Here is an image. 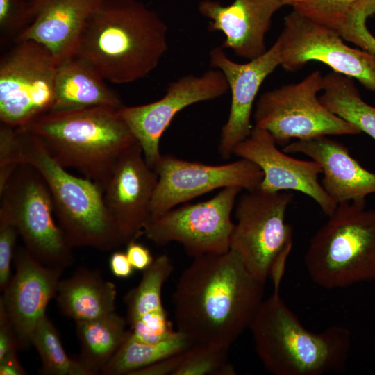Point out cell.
I'll use <instances>...</instances> for the list:
<instances>
[{
    "instance_id": "32",
    "label": "cell",
    "mask_w": 375,
    "mask_h": 375,
    "mask_svg": "<svg viewBox=\"0 0 375 375\" xmlns=\"http://www.w3.org/2000/svg\"><path fill=\"white\" fill-rule=\"evenodd\" d=\"M375 14V0H360L352 8L339 31L342 38L375 55V37L366 26L368 17Z\"/></svg>"
},
{
    "instance_id": "4",
    "label": "cell",
    "mask_w": 375,
    "mask_h": 375,
    "mask_svg": "<svg viewBox=\"0 0 375 375\" xmlns=\"http://www.w3.org/2000/svg\"><path fill=\"white\" fill-rule=\"evenodd\" d=\"M256 353L274 375H323L344 371L351 335L342 326L320 332L306 329L274 288L250 326Z\"/></svg>"
},
{
    "instance_id": "9",
    "label": "cell",
    "mask_w": 375,
    "mask_h": 375,
    "mask_svg": "<svg viewBox=\"0 0 375 375\" xmlns=\"http://www.w3.org/2000/svg\"><path fill=\"white\" fill-rule=\"evenodd\" d=\"M0 198V208L10 215L33 256L46 265L63 269L73 263L72 247L55 221L50 192L35 169L20 163Z\"/></svg>"
},
{
    "instance_id": "27",
    "label": "cell",
    "mask_w": 375,
    "mask_h": 375,
    "mask_svg": "<svg viewBox=\"0 0 375 375\" xmlns=\"http://www.w3.org/2000/svg\"><path fill=\"white\" fill-rule=\"evenodd\" d=\"M192 345L182 333L158 342H145L137 340L131 333L120 348L104 367L105 375H131L135 371L169 356L181 353Z\"/></svg>"
},
{
    "instance_id": "40",
    "label": "cell",
    "mask_w": 375,
    "mask_h": 375,
    "mask_svg": "<svg viewBox=\"0 0 375 375\" xmlns=\"http://www.w3.org/2000/svg\"><path fill=\"white\" fill-rule=\"evenodd\" d=\"M281 2L283 6L289 5L293 6L296 4L299 0H278Z\"/></svg>"
},
{
    "instance_id": "12",
    "label": "cell",
    "mask_w": 375,
    "mask_h": 375,
    "mask_svg": "<svg viewBox=\"0 0 375 375\" xmlns=\"http://www.w3.org/2000/svg\"><path fill=\"white\" fill-rule=\"evenodd\" d=\"M276 41L280 66L285 70L295 72L310 61H318L375 92V55L349 47L337 31L293 10L285 17Z\"/></svg>"
},
{
    "instance_id": "7",
    "label": "cell",
    "mask_w": 375,
    "mask_h": 375,
    "mask_svg": "<svg viewBox=\"0 0 375 375\" xmlns=\"http://www.w3.org/2000/svg\"><path fill=\"white\" fill-rule=\"evenodd\" d=\"M292 198L286 191L272 192L259 187L245 190L236 201L230 249L264 282L274 267L286 263L292 249L293 231L285 222V212Z\"/></svg>"
},
{
    "instance_id": "19",
    "label": "cell",
    "mask_w": 375,
    "mask_h": 375,
    "mask_svg": "<svg viewBox=\"0 0 375 375\" xmlns=\"http://www.w3.org/2000/svg\"><path fill=\"white\" fill-rule=\"evenodd\" d=\"M282 6L278 0H234L225 6L216 1L203 0L199 10L211 20L209 31L224 34V49L251 60L267 50L265 35L274 14Z\"/></svg>"
},
{
    "instance_id": "23",
    "label": "cell",
    "mask_w": 375,
    "mask_h": 375,
    "mask_svg": "<svg viewBox=\"0 0 375 375\" xmlns=\"http://www.w3.org/2000/svg\"><path fill=\"white\" fill-rule=\"evenodd\" d=\"M91 106L120 108L124 105L101 74L86 60L74 55L58 65L53 110Z\"/></svg>"
},
{
    "instance_id": "1",
    "label": "cell",
    "mask_w": 375,
    "mask_h": 375,
    "mask_svg": "<svg viewBox=\"0 0 375 375\" xmlns=\"http://www.w3.org/2000/svg\"><path fill=\"white\" fill-rule=\"evenodd\" d=\"M265 284L231 249L194 258L172 294L176 330L192 344L228 350L249 328L263 301Z\"/></svg>"
},
{
    "instance_id": "39",
    "label": "cell",
    "mask_w": 375,
    "mask_h": 375,
    "mask_svg": "<svg viewBox=\"0 0 375 375\" xmlns=\"http://www.w3.org/2000/svg\"><path fill=\"white\" fill-rule=\"evenodd\" d=\"M17 351H13L0 359L1 375H25L26 372L20 364L17 356Z\"/></svg>"
},
{
    "instance_id": "17",
    "label": "cell",
    "mask_w": 375,
    "mask_h": 375,
    "mask_svg": "<svg viewBox=\"0 0 375 375\" xmlns=\"http://www.w3.org/2000/svg\"><path fill=\"white\" fill-rule=\"evenodd\" d=\"M158 181L137 142L119 160L103 191L106 208L124 244L136 240L151 218V203Z\"/></svg>"
},
{
    "instance_id": "25",
    "label": "cell",
    "mask_w": 375,
    "mask_h": 375,
    "mask_svg": "<svg viewBox=\"0 0 375 375\" xmlns=\"http://www.w3.org/2000/svg\"><path fill=\"white\" fill-rule=\"evenodd\" d=\"M76 325L81 346L78 359L94 375L101 372L130 334L126 320L116 312Z\"/></svg>"
},
{
    "instance_id": "29",
    "label": "cell",
    "mask_w": 375,
    "mask_h": 375,
    "mask_svg": "<svg viewBox=\"0 0 375 375\" xmlns=\"http://www.w3.org/2000/svg\"><path fill=\"white\" fill-rule=\"evenodd\" d=\"M228 349L206 344H192L174 375H234L228 362Z\"/></svg>"
},
{
    "instance_id": "5",
    "label": "cell",
    "mask_w": 375,
    "mask_h": 375,
    "mask_svg": "<svg viewBox=\"0 0 375 375\" xmlns=\"http://www.w3.org/2000/svg\"><path fill=\"white\" fill-rule=\"evenodd\" d=\"M15 129L19 162L30 165L44 179L55 217L70 246L107 251L124 244L106 206L103 190L94 181L66 171L35 135Z\"/></svg>"
},
{
    "instance_id": "30",
    "label": "cell",
    "mask_w": 375,
    "mask_h": 375,
    "mask_svg": "<svg viewBox=\"0 0 375 375\" xmlns=\"http://www.w3.org/2000/svg\"><path fill=\"white\" fill-rule=\"evenodd\" d=\"M360 0H299L292 7L303 17L338 33Z\"/></svg>"
},
{
    "instance_id": "24",
    "label": "cell",
    "mask_w": 375,
    "mask_h": 375,
    "mask_svg": "<svg viewBox=\"0 0 375 375\" xmlns=\"http://www.w3.org/2000/svg\"><path fill=\"white\" fill-rule=\"evenodd\" d=\"M56 297L61 312L75 322L115 312L116 287L97 271L79 268L60 281Z\"/></svg>"
},
{
    "instance_id": "10",
    "label": "cell",
    "mask_w": 375,
    "mask_h": 375,
    "mask_svg": "<svg viewBox=\"0 0 375 375\" xmlns=\"http://www.w3.org/2000/svg\"><path fill=\"white\" fill-rule=\"evenodd\" d=\"M0 59V120L19 128L53 110L58 62L43 44L19 40Z\"/></svg>"
},
{
    "instance_id": "13",
    "label": "cell",
    "mask_w": 375,
    "mask_h": 375,
    "mask_svg": "<svg viewBox=\"0 0 375 375\" xmlns=\"http://www.w3.org/2000/svg\"><path fill=\"white\" fill-rule=\"evenodd\" d=\"M153 169L158 181L151 203V218L218 188L256 189L264 176L256 164L244 158L212 165L161 155Z\"/></svg>"
},
{
    "instance_id": "35",
    "label": "cell",
    "mask_w": 375,
    "mask_h": 375,
    "mask_svg": "<svg viewBox=\"0 0 375 375\" xmlns=\"http://www.w3.org/2000/svg\"><path fill=\"white\" fill-rule=\"evenodd\" d=\"M18 349L19 347L14 328L3 303L0 300V359Z\"/></svg>"
},
{
    "instance_id": "18",
    "label": "cell",
    "mask_w": 375,
    "mask_h": 375,
    "mask_svg": "<svg viewBox=\"0 0 375 375\" xmlns=\"http://www.w3.org/2000/svg\"><path fill=\"white\" fill-rule=\"evenodd\" d=\"M15 273L1 296L14 328L19 349L32 345V338L56 297L63 269L43 264L25 247L15 256Z\"/></svg>"
},
{
    "instance_id": "16",
    "label": "cell",
    "mask_w": 375,
    "mask_h": 375,
    "mask_svg": "<svg viewBox=\"0 0 375 375\" xmlns=\"http://www.w3.org/2000/svg\"><path fill=\"white\" fill-rule=\"evenodd\" d=\"M210 64L223 72L231 90L229 115L218 147L220 156L227 159L252 131L251 117L256 95L265 79L281 65L279 44L276 40L263 54L246 63L231 60L222 46L217 47L210 53Z\"/></svg>"
},
{
    "instance_id": "41",
    "label": "cell",
    "mask_w": 375,
    "mask_h": 375,
    "mask_svg": "<svg viewBox=\"0 0 375 375\" xmlns=\"http://www.w3.org/2000/svg\"><path fill=\"white\" fill-rule=\"evenodd\" d=\"M374 353H375V338L374 340Z\"/></svg>"
},
{
    "instance_id": "14",
    "label": "cell",
    "mask_w": 375,
    "mask_h": 375,
    "mask_svg": "<svg viewBox=\"0 0 375 375\" xmlns=\"http://www.w3.org/2000/svg\"><path fill=\"white\" fill-rule=\"evenodd\" d=\"M229 90L227 79L217 69L201 75H186L171 82L160 99L119 108L123 119L140 146L148 165L153 169L161 156L160 138L176 115L194 103L222 97Z\"/></svg>"
},
{
    "instance_id": "38",
    "label": "cell",
    "mask_w": 375,
    "mask_h": 375,
    "mask_svg": "<svg viewBox=\"0 0 375 375\" xmlns=\"http://www.w3.org/2000/svg\"><path fill=\"white\" fill-rule=\"evenodd\" d=\"M110 268L112 274L119 278L130 277L134 271L126 252L115 251L110 258Z\"/></svg>"
},
{
    "instance_id": "26",
    "label": "cell",
    "mask_w": 375,
    "mask_h": 375,
    "mask_svg": "<svg viewBox=\"0 0 375 375\" xmlns=\"http://www.w3.org/2000/svg\"><path fill=\"white\" fill-rule=\"evenodd\" d=\"M321 102L375 140V107L361 97L352 78L332 72L324 76Z\"/></svg>"
},
{
    "instance_id": "3",
    "label": "cell",
    "mask_w": 375,
    "mask_h": 375,
    "mask_svg": "<svg viewBox=\"0 0 375 375\" xmlns=\"http://www.w3.org/2000/svg\"><path fill=\"white\" fill-rule=\"evenodd\" d=\"M16 128L35 135L59 164L103 191L119 160L137 143L119 108L110 106L52 110Z\"/></svg>"
},
{
    "instance_id": "2",
    "label": "cell",
    "mask_w": 375,
    "mask_h": 375,
    "mask_svg": "<svg viewBox=\"0 0 375 375\" xmlns=\"http://www.w3.org/2000/svg\"><path fill=\"white\" fill-rule=\"evenodd\" d=\"M165 22L138 0H101L81 35L76 54L112 83L147 76L168 49Z\"/></svg>"
},
{
    "instance_id": "11",
    "label": "cell",
    "mask_w": 375,
    "mask_h": 375,
    "mask_svg": "<svg viewBox=\"0 0 375 375\" xmlns=\"http://www.w3.org/2000/svg\"><path fill=\"white\" fill-rule=\"evenodd\" d=\"M242 190L227 187L206 201L173 208L151 218L144 235L157 245L180 243L193 258L224 253L235 225L231 212Z\"/></svg>"
},
{
    "instance_id": "20",
    "label": "cell",
    "mask_w": 375,
    "mask_h": 375,
    "mask_svg": "<svg viewBox=\"0 0 375 375\" xmlns=\"http://www.w3.org/2000/svg\"><path fill=\"white\" fill-rule=\"evenodd\" d=\"M287 153H303L317 162L324 175L322 185L338 203L365 200L375 194V173L364 168L341 142L328 135L297 140L285 144Z\"/></svg>"
},
{
    "instance_id": "34",
    "label": "cell",
    "mask_w": 375,
    "mask_h": 375,
    "mask_svg": "<svg viewBox=\"0 0 375 375\" xmlns=\"http://www.w3.org/2000/svg\"><path fill=\"white\" fill-rule=\"evenodd\" d=\"M18 144L16 129L1 124L0 125V192L5 188L17 167Z\"/></svg>"
},
{
    "instance_id": "6",
    "label": "cell",
    "mask_w": 375,
    "mask_h": 375,
    "mask_svg": "<svg viewBox=\"0 0 375 375\" xmlns=\"http://www.w3.org/2000/svg\"><path fill=\"white\" fill-rule=\"evenodd\" d=\"M328 217L304 256L311 281L328 290L375 281V208L366 199L347 201Z\"/></svg>"
},
{
    "instance_id": "28",
    "label": "cell",
    "mask_w": 375,
    "mask_h": 375,
    "mask_svg": "<svg viewBox=\"0 0 375 375\" xmlns=\"http://www.w3.org/2000/svg\"><path fill=\"white\" fill-rule=\"evenodd\" d=\"M32 345L40 357L42 374L94 375L79 359H73L66 353L59 333L47 314L35 330Z\"/></svg>"
},
{
    "instance_id": "31",
    "label": "cell",
    "mask_w": 375,
    "mask_h": 375,
    "mask_svg": "<svg viewBox=\"0 0 375 375\" xmlns=\"http://www.w3.org/2000/svg\"><path fill=\"white\" fill-rule=\"evenodd\" d=\"M42 0H0V41L14 42L35 19Z\"/></svg>"
},
{
    "instance_id": "21",
    "label": "cell",
    "mask_w": 375,
    "mask_h": 375,
    "mask_svg": "<svg viewBox=\"0 0 375 375\" xmlns=\"http://www.w3.org/2000/svg\"><path fill=\"white\" fill-rule=\"evenodd\" d=\"M100 2L42 0L35 19L15 41L33 40L40 42L59 64L76 54L83 30Z\"/></svg>"
},
{
    "instance_id": "36",
    "label": "cell",
    "mask_w": 375,
    "mask_h": 375,
    "mask_svg": "<svg viewBox=\"0 0 375 375\" xmlns=\"http://www.w3.org/2000/svg\"><path fill=\"white\" fill-rule=\"evenodd\" d=\"M185 351L135 371L131 375H174L183 360Z\"/></svg>"
},
{
    "instance_id": "33",
    "label": "cell",
    "mask_w": 375,
    "mask_h": 375,
    "mask_svg": "<svg viewBox=\"0 0 375 375\" xmlns=\"http://www.w3.org/2000/svg\"><path fill=\"white\" fill-rule=\"evenodd\" d=\"M19 235L12 219L0 208V290L3 291L11 278V262Z\"/></svg>"
},
{
    "instance_id": "8",
    "label": "cell",
    "mask_w": 375,
    "mask_h": 375,
    "mask_svg": "<svg viewBox=\"0 0 375 375\" xmlns=\"http://www.w3.org/2000/svg\"><path fill=\"white\" fill-rule=\"evenodd\" d=\"M323 88L324 76L317 70L297 83L264 92L256 104L254 126L267 131L281 145L292 138L360 133L321 102L319 93Z\"/></svg>"
},
{
    "instance_id": "37",
    "label": "cell",
    "mask_w": 375,
    "mask_h": 375,
    "mask_svg": "<svg viewBox=\"0 0 375 375\" xmlns=\"http://www.w3.org/2000/svg\"><path fill=\"white\" fill-rule=\"evenodd\" d=\"M126 253L133 267L140 271L147 269L154 260L149 249L136 240L127 244Z\"/></svg>"
},
{
    "instance_id": "22",
    "label": "cell",
    "mask_w": 375,
    "mask_h": 375,
    "mask_svg": "<svg viewBox=\"0 0 375 375\" xmlns=\"http://www.w3.org/2000/svg\"><path fill=\"white\" fill-rule=\"evenodd\" d=\"M173 269L169 257L160 255L143 271L139 284L125 296L129 330L137 340L158 342L177 333L167 319L161 298L162 287Z\"/></svg>"
},
{
    "instance_id": "15",
    "label": "cell",
    "mask_w": 375,
    "mask_h": 375,
    "mask_svg": "<svg viewBox=\"0 0 375 375\" xmlns=\"http://www.w3.org/2000/svg\"><path fill=\"white\" fill-rule=\"evenodd\" d=\"M273 136L253 126L250 135L237 144L233 154L256 164L263 172L260 188L268 192L295 190L311 197L327 217L338 203L319 181L321 166L315 160H302L279 150Z\"/></svg>"
}]
</instances>
